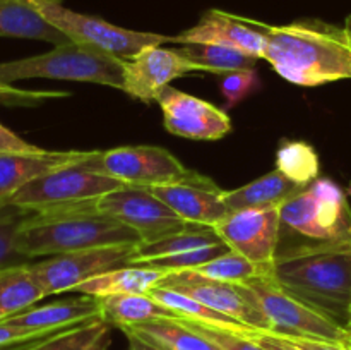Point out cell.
<instances>
[{"label": "cell", "mask_w": 351, "mask_h": 350, "mask_svg": "<svg viewBox=\"0 0 351 350\" xmlns=\"http://www.w3.org/2000/svg\"><path fill=\"white\" fill-rule=\"evenodd\" d=\"M263 58L288 82L305 88L351 79V41L345 26L321 19L271 26Z\"/></svg>", "instance_id": "6da1fadb"}, {"label": "cell", "mask_w": 351, "mask_h": 350, "mask_svg": "<svg viewBox=\"0 0 351 350\" xmlns=\"http://www.w3.org/2000/svg\"><path fill=\"white\" fill-rule=\"evenodd\" d=\"M119 244H143L132 229L96 208V201L29 211L17 237L19 250L31 261Z\"/></svg>", "instance_id": "7a4b0ae2"}, {"label": "cell", "mask_w": 351, "mask_h": 350, "mask_svg": "<svg viewBox=\"0 0 351 350\" xmlns=\"http://www.w3.org/2000/svg\"><path fill=\"white\" fill-rule=\"evenodd\" d=\"M271 277L285 292L346 328L351 318V244L278 256Z\"/></svg>", "instance_id": "3957f363"}, {"label": "cell", "mask_w": 351, "mask_h": 350, "mask_svg": "<svg viewBox=\"0 0 351 350\" xmlns=\"http://www.w3.org/2000/svg\"><path fill=\"white\" fill-rule=\"evenodd\" d=\"M351 244V205L339 184L317 177L280 208L278 256Z\"/></svg>", "instance_id": "277c9868"}, {"label": "cell", "mask_w": 351, "mask_h": 350, "mask_svg": "<svg viewBox=\"0 0 351 350\" xmlns=\"http://www.w3.org/2000/svg\"><path fill=\"white\" fill-rule=\"evenodd\" d=\"M23 79L93 82L122 89L123 60L71 41L53 47V50L47 54L0 62V84L12 86V82Z\"/></svg>", "instance_id": "5b68a950"}, {"label": "cell", "mask_w": 351, "mask_h": 350, "mask_svg": "<svg viewBox=\"0 0 351 350\" xmlns=\"http://www.w3.org/2000/svg\"><path fill=\"white\" fill-rule=\"evenodd\" d=\"M45 19L67 36L69 41L91 48L119 60H130L141 50L154 45L173 43V36L132 31L95 16L67 9L62 0H34Z\"/></svg>", "instance_id": "8992f818"}, {"label": "cell", "mask_w": 351, "mask_h": 350, "mask_svg": "<svg viewBox=\"0 0 351 350\" xmlns=\"http://www.w3.org/2000/svg\"><path fill=\"white\" fill-rule=\"evenodd\" d=\"M120 187H123L122 182L93 170L84 161H79L34 178L19 189L7 205L34 213L58 206L98 201L99 198Z\"/></svg>", "instance_id": "52a82bcc"}, {"label": "cell", "mask_w": 351, "mask_h": 350, "mask_svg": "<svg viewBox=\"0 0 351 350\" xmlns=\"http://www.w3.org/2000/svg\"><path fill=\"white\" fill-rule=\"evenodd\" d=\"M245 285L252 290L261 311L269 321L271 333L281 336L328 340V342L348 340L350 333L346 331V328L285 292L273 280L271 271L261 273Z\"/></svg>", "instance_id": "ba28073f"}, {"label": "cell", "mask_w": 351, "mask_h": 350, "mask_svg": "<svg viewBox=\"0 0 351 350\" xmlns=\"http://www.w3.org/2000/svg\"><path fill=\"white\" fill-rule=\"evenodd\" d=\"M84 163L123 185L146 189L180 182L191 172L177 156L160 146H120L108 151H91Z\"/></svg>", "instance_id": "9c48e42d"}, {"label": "cell", "mask_w": 351, "mask_h": 350, "mask_svg": "<svg viewBox=\"0 0 351 350\" xmlns=\"http://www.w3.org/2000/svg\"><path fill=\"white\" fill-rule=\"evenodd\" d=\"M137 247L139 244H119L58 254L36 263L31 261L29 270L33 271L48 297L72 292L77 285L110 270L129 266L130 261L136 257Z\"/></svg>", "instance_id": "30bf717a"}, {"label": "cell", "mask_w": 351, "mask_h": 350, "mask_svg": "<svg viewBox=\"0 0 351 350\" xmlns=\"http://www.w3.org/2000/svg\"><path fill=\"white\" fill-rule=\"evenodd\" d=\"M156 287L170 288L189 295L256 331H271L269 321L263 314L252 290L245 283L215 280L194 270H187L167 273Z\"/></svg>", "instance_id": "8fae6325"}, {"label": "cell", "mask_w": 351, "mask_h": 350, "mask_svg": "<svg viewBox=\"0 0 351 350\" xmlns=\"http://www.w3.org/2000/svg\"><path fill=\"white\" fill-rule=\"evenodd\" d=\"M96 208L137 232L143 244L156 242L192 226L146 187L123 185L99 198Z\"/></svg>", "instance_id": "7c38bea8"}, {"label": "cell", "mask_w": 351, "mask_h": 350, "mask_svg": "<svg viewBox=\"0 0 351 350\" xmlns=\"http://www.w3.org/2000/svg\"><path fill=\"white\" fill-rule=\"evenodd\" d=\"M213 229L230 249L263 271L273 268L280 244V209L232 211Z\"/></svg>", "instance_id": "4fadbf2b"}, {"label": "cell", "mask_w": 351, "mask_h": 350, "mask_svg": "<svg viewBox=\"0 0 351 350\" xmlns=\"http://www.w3.org/2000/svg\"><path fill=\"white\" fill-rule=\"evenodd\" d=\"M165 129L170 134L194 141H218L232 130V120L225 110L206 100L167 86L158 96Z\"/></svg>", "instance_id": "5bb4252c"}, {"label": "cell", "mask_w": 351, "mask_h": 350, "mask_svg": "<svg viewBox=\"0 0 351 350\" xmlns=\"http://www.w3.org/2000/svg\"><path fill=\"white\" fill-rule=\"evenodd\" d=\"M195 71H199L197 65L187 60L177 48L154 45L123 62L122 91L137 102H156L160 93L170 86L173 79Z\"/></svg>", "instance_id": "9a60e30c"}, {"label": "cell", "mask_w": 351, "mask_h": 350, "mask_svg": "<svg viewBox=\"0 0 351 350\" xmlns=\"http://www.w3.org/2000/svg\"><path fill=\"white\" fill-rule=\"evenodd\" d=\"M269 24L233 16L225 10L211 9L199 19L195 26L173 36V43H213L233 48L242 54L263 58L266 51Z\"/></svg>", "instance_id": "2e32d148"}, {"label": "cell", "mask_w": 351, "mask_h": 350, "mask_svg": "<svg viewBox=\"0 0 351 350\" xmlns=\"http://www.w3.org/2000/svg\"><path fill=\"white\" fill-rule=\"evenodd\" d=\"M160 201L173 209L189 225L215 226L230 215L225 191L211 178L191 170L180 182L149 189Z\"/></svg>", "instance_id": "e0dca14e"}, {"label": "cell", "mask_w": 351, "mask_h": 350, "mask_svg": "<svg viewBox=\"0 0 351 350\" xmlns=\"http://www.w3.org/2000/svg\"><path fill=\"white\" fill-rule=\"evenodd\" d=\"M91 151H47L0 154V208L7 205L19 189L67 165L84 161Z\"/></svg>", "instance_id": "ac0fdd59"}, {"label": "cell", "mask_w": 351, "mask_h": 350, "mask_svg": "<svg viewBox=\"0 0 351 350\" xmlns=\"http://www.w3.org/2000/svg\"><path fill=\"white\" fill-rule=\"evenodd\" d=\"M95 318H103L99 299L81 294V297L64 299L40 307H31L19 314L10 316L5 321L31 333H47Z\"/></svg>", "instance_id": "d6986e66"}, {"label": "cell", "mask_w": 351, "mask_h": 350, "mask_svg": "<svg viewBox=\"0 0 351 350\" xmlns=\"http://www.w3.org/2000/svg\"><path fill=\"white\" fill-rule=\"evenodd\" d=\"M307 185L290 180L287 175L274 168L269 174L249 182L233 191H225V205L230 213L242 209H280L285 202L304 191Z\"/></svg>", "instance_id": "ffe728a7"}, {"label": "cell", "mask_w": 351, "mask_h": 350, "mask_svg": "<svg viewBox=\"0 0 351 350\" xmlns=\"http://www.w3.org/2000/svg\"><path fill=\"white\" fill-rule=\"evenodd\" d=\"M0 36L47 41L53 47L71 43L45 19L34 0H0Z\"/></svg>", "instance_id": "44dd1931"}, {"label": "cell", "mask_w": 351, "mask_h": 350, "mask_svg": "<svg viewBox=\"0 0 351 350\" xmlns=\"http://www.w3.org/2000/svg\"><path fill=\"white\" fill-rule=\"evenodd\" d=\"M163 277V271L129 264V266L117 268V270L98 275L84 283L77 285L72 292L98 299L120 294H149Z\"/></svg>", "instance_id": "7402d4cb"}, {"label": "cell", "mask_w": 351, "mask_h": 350, "mask_svg": "<svg viewBox=\"0 0 351 350\" xmlns=\"http://www.w3.org/2000/svg\"><path fill=\"white\" fill-rule=\"evenodd\" d=\"M120 329L161 350H219L215 343L189 328L180 318L153 319Z\"/></svg>", "instance_id": "603a6c76"}, {"label": "cell", "mask_w": 351, "mask_h": 350, "mask_svg": "<svg viewBox=\"0 0 351 350\" xmlns=\"http://www.w3.org/2000/svg\"><path fill=\"white\" fill-rule=\"evenodd\" d=\"M112 325L103 318L89 319L47 333L33 342L27 350H108Z\"/></svg>", "instance_id": "cb8c5ba5"}, {"label": "cell", "mask_w": 351, "mask_h": 350, "mask_svg": "<svg viewBox=\"0 0 351 350\" xmlns=\"http://www.w3.org/2000/svg\"><path fill=\"white\" fill-rule=\"evenodd\" d=\"M103 319L112 326H134L153 319L178 318L173 311L151 297L149 294H120L99 299Z\"/></svg>", "instance_id": "d4e9b609"}, {"label": "cell", "mask_w": 351, "mask_h": 350, "mask_svg": "<svg viewBox=\"0 0 351 350\" xmlns=\"http://www.w3.org/2000/svg\"><path fill=\"white\" fill-rule=\"evenodd\" d=\"M47 297L29 263L0 271V319H7L34 307Z\"/></svg>", "instance_id": "484cf974"}, {"label": "cell", "mask_w": 351, "mask_h": 350, "mask_svg": "<svg viewBox=\"0 0 351 350\" xmlns=\"http://www.w3.org/2000/svg\"><path fill=\"white\" fill-rule=\"evenodd\" d=\"M149 295L156 299L160 304H163L165 307L173 311L178 318L187 319V321L201 323V325H208V326H216V328L232 329V331L242 333V335H247V333L250 331H256V329L239 323L237 319L230 318V316L223 314V312L215 311V309L208 307V305L202 304V302L195 301V299L189 297V295L180 294V292L170 290V288H165V287H154L153 290L149 292Z\"/></svg>", "instance_id": "4316f807"}, {"label": "cell", "mask_w": 351, "mask_h": 350, "mask_svg": "<svg viewBox=\"0 0 351 350\" xmlns=\"http://www.w3.org/2000/svg\"><path fill=\"white\" fill-rule=\"evenodd\" d=\"M187 60L197 65L199 71L213 72V74H226L232 71L256 69L259 58L242 54L233 48L221 47L213 43H185L177 48Z\"/></svg>", "instance_id": "83f0119b"}, {"label": "cell", "mask_w": 351, "mask_h": 350, "mask_svg": "<svg viewBox=\"0 0 351 350\" xmlns=\"http://www.w3.org/2000/svg\"><path fill=\"white\" fill-rule=\"evenodd\" d=\"M223 242L211 226H199L192 225L184 232L173 233V235L163 237V239L156 240L151 244H139L137 247L136 257L130 261V264L137 263V261H147L156 259V257H167L173 256V254L187 253V250L199 249V247L213 246V244Z\"/></svg>", "instance_id": "f1b7e54d"}, {"label": "cell", "mask_w": 351, "mask_h": 350, "mask_svg": "<svg viewBox=\"0 0 351 350\" xmlns=\"http://www.w3.org/2000/svg\"><path fill=\"white\" fill-rule=\"evenodd\" d=\"M276 170L297 184L308 185L321 172L317 151L305 141H287L276 151Z\"/></svg>", "instance_id": "f546056e"}, {"label": "cell", "mask_w": 351, "mask_h": 350, "mask_svg": "<svg viewBox=\"0 0 351 350\" xmlns=\"http://www.w3.org/2000/svg\"><path fill=\"white\" fill-rule=\"evenodd\" d=\"M29 211L17 206L5 205L0 208V271L31 263L17 246V237L23 222Z\"/></svg>", "instance_id": "4dcf8cb0"}, {"label": "cell", "mask_w": 351, "mask_h": 350, "mask_svg": "<svg viewBox=\"0 0 351 350\" xmlns=\"http://www.w3.org/2000/svg\"><path fill=\"white\" fill-rule=\"evenodd\" d=\"M194 271L204 275V277L215 278V280L235 281V283H247V281L259 277L261 273H267V271L261 270L257 264H254L252 261H249L242 254L235 253L232 249L228 253L221 254V256L215 257L209 263L202 264Z\"/></svg>", "instance_id": "1f68e13d"}, {"label": "cell", "mask_w": 351, "mask_h": 350, "mask_svg": "<svg viewBox=\"0 0 351 350\" xmlns=\"http://www.w3.org/2000/svg\"><path fill=\"white\" fill-rule=\"evenodd\" d=\"M230 247L225 242L213 244V246L199 247V249L187 250V253L173 254V256L167 257H156V259H147V261H137L132 263L134 266H146L153 268V270L163 271L167 273H173V271H187V270H197L202 264L209 263L215 257L221 256V254L228 253Z\"/></svg>", "instance_id": "d6a6232c"}, {"label": "cell", "mask_w": 351, "mask_h": 350, "mask_svg": "<svg viewBox=\"0 0 351 350\" xmlns=\"http://www.w3.org/2000/svg\"><path fill=\"white\" fill-rule=\"evenodd\" d=\"M182 321H184L189 328H192L194 331H197L199 335H202L204 338H208L209 342L215 343L219 350H266L264 347H261L259 343L254 342L249 336V333H247V335H242V333H235L232 331V329L201 325V323L187 321V319H182Z\"/></svg>", "instance_id": "836d02e7"}, {"label": "cell", "mask_w": 351, "mask_h": 350, "mask_svg": "<svg viewBox=\"0 0 351 350\" xmlns=\"http://www.w3.org/2000/svg\"><path fill=\"white\" fill-rule=\"evenodd\" d=\"M259 84V74L257 69H243V71H232L221 75L219 89L225 98L228 108L239 105L242 100H245Z\"/></svg>", "instance_id": "e575fe53"}, {"label": "cell", "mask_w": 351, "mask_h": 350, "mask_svg": "<svg viewBox=\"0 0 351 350\" xmlns=\"http://www.w3.org/2000/svg\"><path fill=\"white\" fill-rule=\"evenodd\" d=\"M64 91H26L9 84H0V105L10 106H34L41 102L53 98H62Z\"/></svg>", "instance_id": "d590c367"}, {"label": "cell", "mask_w": 351, "mask_h": 350, "mask_svg": "<svg viewBox=\"0 0 351 350\" xmlns=\"http://www.w3.org/2000/svg\"><path fill=\"white\" fill-rule=\"evenodd\" d=\"M43 148L27 143L26 139L0 124V154L2 153H36Z\"/></svg>", "instance_id": "8d00e7d4"}, {"label": "cell", "mask_w": 351, "mask_h": 350, "mask_svg": "<svg viewBox=\"0 0 351 350\" xmlns=\"http://www.w3.org/2000/svg\"><path fill=\"white\" fill-rule=\"evenodd\" d=\"M283 338H287L288 342H291L302 350H351L348 340L346 342H328V340L300 338V336H283Z\"/></svg>", "instance_id": "74e56055"}, {"label": "cell", "mask_w": 351, "mask_h": 350, "mask_svg": "<svg viewBox=\"0 0 351 350\" xmlns=\"http://www.w3.org/2000/svg\"><path fill=\"white\" fill-rule=\"evenodd\" d=\"M50 333V331H47ZM45 335V333H31L26 331L23 328H17V326L10 325L5 319H0V349L7 345H12V343L24 342V340L34 338V336Z\"/></svg>", "instance_id": "f35d334b"}, {"label": "cell", "mask_w": 351, "mask_h": 350, "mask_svg": "<svg viewBox=\"0 0 351 350\" xmlns=\"http://www.w3.org/2000/svg\"><path fill=\"white\" fill-rule=\"evenodd\" d=\"M250 338L254 342L259 343L261 347H264L266 350H302L297 345H293L291 342H288L283 336L276 335V333L271 331H252L249 333Z\"/></svg>", "instance_id": "ab89813d"}, {"label": "cell", "mask_w": 351, "mask_h": 350, "mask_svg": "<svg viewBox=\"0 0 351 350\" xmlns=\"http://www.w3.org/2000/svg\"><path fill=\"white\" fill-rule=\"evenodd\" d=\"M123 335H125L127 340H129V350H161L158 349V347L151 345V343L144 342V340L137 338V336L129 335V333H123Z\"/></svg>", "instance_id": "60d3db41"}, {"label": "cell", "mask_w": 351, "mask_h": 350, "mask_svg": "<svg viewBox=\"0 0 351 350\" xmlns=\"http://www.w3.org/2000/svg\"><path fill=\"white\" fill-rule=\"evenodd\" d=\"M55 331H57V329H55ZM45 335H47V333H45ZM40 336H43V335H40ZM40 336H34V338L24 340V342H17V343H12V345L2 347V349H0V350H27L31 347V343H33L36 338H40Z\"/></svg>", "instance_id": "b9f144b4"}, {"label": "cell", "mask_w": 351, "mask_h": 350, "mask_svg": "<svg viewBox=\"0 0 351 350\" xmlns=\"http://www.w3.org/2000/svg\"><path fill=\"white\" fill-rule=\"evenodd\" d=\"M345 30H346V33H348V38L351 41V14L346 17V21H345Z\"/></svg>", "instance_id": "7bdbcfd3"}, {"label": "cell", "mask_w": 351, "mask_h": 350, "mask_svg": "<svg viewBox=\"0 0 351 350\" xmlns=\"http://www.w3.org/2000/svg\"><path fill=\"white\" fill-rule=\"evenodd\" d=\"M346 331H348V333H350V336H351V318H350L348 325H346Z\"/></svg>", "instance_id": "ee69618b"}, {"label": "cell", "mask_w": 351, "mask_h": 350, "mask_svg": "<svg viewBox=\"0 0 351 350\" xmlns=\"http://www.w3.org/2000/svg\"><path fill=\"white\" fill-rule=\"evenodd\" d=\"M348 343L351 345V336H348Z\"/></svg>", "instance_id": "f6af8a7d"}]
</instances>
